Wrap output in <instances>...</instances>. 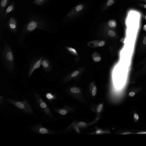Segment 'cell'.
<instances>
[{
  "label": "cell",
  "instance_id": "obj_1",
  "mask_svg": "<svg viewBox=\"0 0 146 146\" xmlns=\"http://www.w3.org/2000/svg\"><path fill=\"white\" fill-rule=\"evenodd\" d=\"M37 29L48 31L49 27L44 20L38 17L32 16L29 18L23 29L21 33L24 35Z\"/></svg>",
  "mask_w": 146,
  "mask_h": 146
},
{
  "label": "cell",
  "instance_id": "obj_2",
  "mask_svg": "<svg viewBox=\"0 0 146 146\" xmlns=\"http://www.w3.org/2000/svg\"><path fill=\"white\" fill-rule=\"evenodd\" d=\"M1 54L7 69L10 71H14L15 69L14 55L11 48L7 44H4Z\"/></svg>",
  "mask_w": 146,
  "mask_h": 146
},
{
  "label": "cell",
  "instance_id": "obj_3",
  "mask_svg": "<svg viewBox=\"0 0 146 146\" xmlns=\"http://www.w3.org/2000/svg\"><path fill=\"white\" fill-rule=\"evenodd\" d=\"M5 101L26 113L30 114L33 113L32 108L26 99L20 101L12 99L6 98Z\"/></svg>",
  "mask_w": 146,
  "mask_h": 146
},
{
  "label": "cell",
  "instance_id": "obj_4",
  "mask_svg": "<svg viewBox=\"0 0 146 146\" xmlns=\"http://www.w3.org/2000/svg\"><path fill=\"white\" fill-rule=\"evenodd\" d=\"M34 97L39 108L47 116L52 118L53 115L51 111L41 97L36 93L34 94Z\"/></svg>",
  "mask_w": 146,
  "mask_h": 146
},
{
  "label": "cell",
  "instance_id": "obj_5",
  "mask_svg": "<svg viewBox=\"0 0 146 146\" xmlns=\"http://www.w3.org/2000/svg\"><path fill=\"white\" fill-rule=\"evenodd\" d=\"M31 129L33 131L42 134H54L55 133L54 130L44 127L40 124L32 126Z\"/></svg>",
  "mask_w": 146,
  "mask_h": 146
},
{
  "label": "cell",
  "instance_id": "obj_6",
  "mask_svg": "<svg viewBox=\"0 0 146 146\" xmlns=\"http://www.w3.org/2000/svg\"><path fill=\"white\" fill-rule=\"evenodd\" d=\"M43 58L42 56L40 57L35 59L32 62L29 68L27 75L28 77H30L34 71L40 66Z\"/></svg>",
  "mask_w": 146,
  "mask_h": 146
},
{
  "label": "cell",
  "instance_id": "obj_7",
  "mask_svg": "<svg viewBox=\"0 0 146 146\" xmlns=\"http://www.w3.org/2000/svg\"><path fill=\"white\" fill-rule=\"evenodd\" d=\"M7 26L11 32L13 33H16L17 30V19L14 17H11L7 22Z\"/></svg>",
  "mask_w": 146,
  "mask_h": 146
},
{
  "label": "cell",
  "instance_id": "obj_8",
  "mask_svg": "<svg viewBox=\"0 0 146 146\" xmlns=\"http://www.w3.org/2000/svg\"><path fill=\"white\" fill-rule=\"evenodd\" d=\"M10 0H0V19L3 18V15Z\"/></svg>",
  "mask_w": 146,
  "mask_h": 146
},
{
  "label": "cell",
  "instance_id": "obj_9",
  "mask_svg": "<svg viewBox=\"0 0 146 146\" xmlns=\"http://www.w3.org/2000/svg\"><path fill=\"white\" fill-rule=\"evenodd\" d=\"M41 64L43 69L46 72H49L51 71V66L49 61L47 59L43 58Z\"/></svg>",
  "mask_w": 146,
  "mask_h": 146
},
{
  "label": "cell",
  "instance_id": "obj_10",
  "mask_svg": "<svg viewBox=\"0 0 146 146\" xmlns=\"http://www.w3.org/2000/svg\"><path fill=\"white\" fill-rule=\"evenodd\" d=\"M15 9L14 3V2H13L7 6L5 10L3 15V18H6L9 13L13 12L14 11Z\"/></svg>",
  "mask_w": 146,
  "mask_h": 146
},
{
  "label": "cell",
  "instance_id": "obj_11",
  "mask_svg": "<svg viewBox=\"0 0 146 146\" xmlns=\"http://www.w3.org/2000/svg\"><path fill=\"white\" fill-rule=\"evenodd\" d=\"M45 97L46 99L49 101H52L55 99V96L51 92H47L45 94Z\"/></svg>",
  "mask_w": 146,
  "mask_h": 146
},
{
  "label": "cell",
  "instance_id": "obj_12",
  "mask_svg": "<svg viewBox=\"0 0 146 146\" xmlns=\"http://www.w3.org/2000/svg\"><path fill=\"white\" fill-rule=\"evenodd\" d=\"M48 0H34L33 4L38 6H42L45 4Z\"/></svg>",
  "mask_w": 146,
  "mask_h": 146
},
{
  "label": "cell",
  "instance_id": "obj_13",
  "mask_svg": "<svg viewBox=\"0 0 146 146\" xmlns=\"http://www.w3.org/2000/svg\"><path fill=\"white\" fill-rule=\"evenodd\" d=\"M70 92L74 93H78L80 92V89L77 88L73 87L70 89Z\"/></svg>",
  "mask_w": 146,
  "mask_h": 146
},
{
  "label": "cell",
  "instance_id": "obj_14",
  "mask_svg": "<svg viewBox=\"0 0 146 146\" xmlns=\"http://www.w3.org/2000/svg\"><path fill=\"white\" fill-rule=\"evenodd\" d=\"M58 111L60 114L62 115H65L67 113V110L64 109H60Z\"/></svg>",
  "mask_w": 146,
  "mask_h": 146
},
{
  "label": "cell",
  "instance_id": "obj_15",
  "mask_svg": "<svg viewBox=\"0 0 146 146\" xmlns=\"http://www.w3.org/2000/svg\"><path fill=\"white\" fill-rule=\"evenodd\" d=\"M108 34L110 36L113 37L115 36V33L114 31L112 30H110L108 31Z\"/></svg>",
  "mask_w": 146,
  "mask_h": 146
},
{
  "label": "cell",
  "instance_id": "obj_16",
  "mask_svg": "<svg viewBox=\"0 0 146 146\" xmlns=\"http://www.w3.org/2000/svg\"><path fill=\"white\" fill-rule=\"evenodd\" d=\"M68 50L72 54L76 55H77V52L74 49L70 47H68Z\"/></svg>",
  "mask_w": 146,
  "mask_h": 146
},
{
  "label": "cell",
  "instance_id": "obj_17",
  "mask_svg": "<svg viewBox=\"0 0 146 146\" xmlns=\"http://www.w3.org/2000/svg\"><path fill=\"white\" fill-rule=\"evenodd\" d=\"M97 93V88L96 86H94L92 89V94L93 96H95Z\"/></svg>",
  "mask_w": 146,
  "mask_h": 146
},
{
  "label": "cell",
  "instance_id": "obj_18",
  "mask_svg": "<svg viewBox=\"0 0 146 146\" xmlns=\"http://www.w3.org/2000/svg\"><path fill=\"white\" fill-rule=\"evenodd\" d=\"M103 106V105L101 104H99L97 108V111L98 112H100L102 110Z\"/></svg>",
  "mask_w": 146,
  "mask_h": 146
},
{
  "label": "cell",
  "instance_id": "obj_19",
  "mask_svg": "<svg viewBox=\"0 0 146 146\" xmlns=\"http://www.w3.org/2000/svg\"><path fill=\"white\" fill-rule=\"evenodd\" d=\"M109 25L111 27H115L116 25L115 23L113 21H110L109 23Z\"/></svg>",
  "mask_w": 146,
  "mask_h": 146
},
{
  "label": "cell",
  "instance_id": "obj_20",
  "mask_svg": "<svg viewBox=\"0 0 146 146\" xmlns=\"http://www.w3.org/2000/svg\"><path fill=\"white\" fill-rule=\"evenodd\" d=\"M93 60L94 61L96 62H98L100 61L101 58L97 56L94 58Z\"/></svg>",
  "mask_w": 146,
  "mask_h": 146
},
{
  "label": "cell",
  "instance_id": "obj_21",
  "mask_svg": "<svg viewBox=\"0 0 146 146\" xmlns=\"http://www.w3.org/2000/svg\"><path fill=\"white\" fill-rule=\"evenodd\" d=\"M79 73V72L78 71L74 72L71 74V76L72 77H75L77 76Z\"/></svg>",
  "mask_w": 146,
  "mask_h": 146
},
{
  "label": "cell",
  "instance_id": "obj_22",
  "mask_svg": "<svg viewBox=\"0 0 146 146\" xmlns=\"http://www.w3.org/2000/svg\"><path fill=\"white\" fill-rule=\"evenodd\" d=\"M83 8L82 6L81 5H78L76 7V10L78 11H80Z\"/></svg>",
  "mask_w": 146,
  "mask_h": 146
},
{
  "label": "cell",
  "instance_id": "obj_23",
  "mask_svg": "<svg viewBox=\"0 0 146 146\" xmlns=\"http://www.w3.org/2000/svg\"><path fill=\"white\" fill-rule=\"evenodd\" d=\"M114 3V1L113 0H108L107 3V4L108 5H112Z\"/></svg>",
  "mask_w": 146,
  "mask_h": 146
},
{
  "label": "cell",
  "instance_id": "obj_24",
  "mask_svg": "<svg viewBox=\"0 0 146 146\" xmlns=\"http://www.w3.org/2000/svg\"><path fill=\"white\" fill-rule=\"evenodd\" d=\"M105 44V42L104 40L101 41L99 44V46H104Z\"/></svg>",
  "mask_w": 146,
  "mask_h": 146
},
{
  "label": "cell",
  "instance_id": "obj_25",
  "mask_svg": "<svg viewBox=\"0 0 146 146\" xmlns=\"http://www.w3.org/2000/svg\"><path fill=\"white\" fill-rule=\"evenodd\" d=\"M135 95V93L133 92H130L129 94V96L131 97H133Z\"/></svg>",
  "mask_w": 146,
  "mask_h": 146
},
{
  "label": "cell",
  "instance_id": "obj_26",
  "mask_svg": "<svg viewBox=\"0 0 146 146\" xmlns=\"http://www.w3.org/2000/svg\"><path fill=\"white\" fill-rule=\"evenodd\" d=\"M134 117L137 120L139 119V116L137 114H135L134 115Z\"/></svg>",
  "mask_w": 146,
  "mask_h": 146
},
{
  "label": "cell",
  "instance_id": "obj_27",
  "mask_svg": "<svg viewBox=\"0 0 146 146\" xmlns=\"http://www.w3.org/2000/svg\"><path fill=\"white\" fill-rule=\"evenodd\" d=\"M143 42L144 44H146V36H145L144 38Z\"/></svg>",
  "mask_w": 146,
  "mask_h": 146
},
{
  "label": "cell",
  "instance_id": "obj_28",
  "mask_svg": "<svg viewBox=\"0 0 146 146\" xmlns=\"http://www.w3.org/2000/svg\"><path fill=\"white\" fill-rule=\"evenodd\" d=\"M132 134V133H129V132H125V133H122V134L126 135V134Z\"/></svg>",
  "mask_w": 146,
  "mask_h": 146
},
{
  "label": "cell",
  "instance_id": "obj_29",
  "mask_svg": "<svg viewBox=\"0 0 146 146\" xmlns=\"http://www.w3.org/2000/svg\"><path fill=\"white\" fill-rule=\"evenodd\" d=\"M138 134H146V132L142 131L137 133Z\"/></svg>",
  "mask_w": 146,
  "mask_h": 146
},
{
  "label": "cell",
  "instance_id": "obj_30",
  "mask_svg": "<svg viewBox=\"0 0 146 146\" xmlns=\"http://www.w3.org/2000/svg\"><path fill=\"white\" fill-rule=\"evenodd\" d=\"M143 30L145 31H146V25H145L144 26Z\"/></svg>",
  "mask_w": 146,
  "mask_h": 146
},
{
  "label": "cell",
  "instance_id": "obj_31",
  "mask_svg": "<svg viewBox=\"0 0 146 146\" xmlns=\"http://www.w3.org/2000/svg\"><path fill=\"white\" fill-rule=\"evenodd\" d=\"M125 25L127 26V24H126V21L125 22Z\"/></svg>",
  "mask_w": 146,
  "mask_h": 146
},
{
  "label": "cell",
  "instance_id": "obj_32",
  "mask_svg": "<svg viewBox=\"0 0 146 146\" xmlns=\"http://www.w3.org/2000/svg\"><path fill=\"white\" fill-rule=\"evenodd\" d=\"M144 7L146 9V5H145L144 6Z\"/></svg>",
  "mask_w": 146,
  "mask_h": 146
},
{
  "label": "cell",
  "instance_id": "obj_33",
  "mask_svg": "<svg viewBox=\"0 0 146 146\" xmlns=\"http://www.w3.org/2000/svg\"><path fill=\"white\" fill-rule=\"evenodd\" d=\"M145 19L146 20V15L145 16Z\"/></svg>",
  "mask_w": 146,
  "mask_h": 146
},
{
  "label": "cell",
  "instance_id": "obj_34",
  "mask_svg": "<svg viewBox=\"0 0 146 146\" xmlns=\"http://www.w3.org/2000/svg\"></svg>",
  "mask_w": 146,
  "mask_h": 146
},
{
  "label": "cell",
  "instance_id": "obj_35",
  "mask_svg": "<svg viewBox=\"0 0 146 146\" xmlns=\"http://www.w3.org/2000/svg\"></svg>",
  "mask_w": 146,
  "mask_h": 146
}]
</instances>
